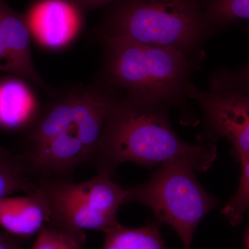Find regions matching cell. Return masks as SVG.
Here are the masks:
<instances>
[{
    "label": "cell",
    "mask_w": 249,
    "mask_h": 249,
    "mask_svg": "<svg viewBox=\"0 0 249 249\" xmlns=\"http://www.w3.org/2000/svg\"><path fill=\"white\" fill-rule=\"evenodd\" d=\"M26 131L19 152L37 178L70 181L91 161L112 101L91 85L59 91Z\"/></svg>",
    "instance_id": "cell-1"
},
{
    "label": "cell",
    "mask_w": 249,
    "mask_h": 249,
    "mask_svg": "<svg viewBox=\"0 0 249 249\" xmlns=\"http://www.w3.org/2000/svg\"><path fill=\"white\" fill-rule=\"evenodd\" d=\"M166 105L112 101L91 161L98 173L111 174L125 162L152 168L184 162L199 172L209 170L217 157L212 143L192 145L174 130Z\"/></svg>",
    "instance_id": "cell-2"
},
{
    "label": "cell",
    "mask_w": 249,
    "mask_h": 249,
    "mask_svg": "<svg viewBox=\"0 0 249 249\" xmlns=\"http://www.w3.org/2000/svg\"><path fill=\"white\" fill-rule=\"evenodd\" d=\"M103 47L99 70L92 83L112 101L151 102L175 107L186 114L188 124L196 118L187 89L202 62L175 49L142 45L124 39H107ZM195 116V115H194Z\"/></svg>",
    "instance_id": "cell-3"
},
{
    "label": "cell",
    "mask_w": 249,
    "mask_h": 249,
    "mask_svg": "<svg viewBox=\"0 0 249 249\" xmlns=\"http://www.w3.org/2000/svg\"><path fill=\"white\" fill-rule=\"evenodd\" d=\"M214 34L205 16L204 0H116L93 38L175 49L203 62L204 45Z\"/></svg>",
    "instance_id": "cell-4"
},
{
    "label": "cell",
    "mask_w": 249,
    "mask_h": 249,
    "mask_svg": "<svg viewBox=\"0 0 249 249\" xmlns=\"http://www.w3.org/2000/svg\"><path fill=\"white\" fill-rule=\"evenodd\" d=\"M37 185V195L48 213L47 224L71 236L82 246L86 240L85 231L106 233L119 223L116 214L126 204L128 194V189L104 173L79 183L39 178Z\"/></svg>",
    "instance_id": "cell-5"
},
{
    "label": "cell",
    "mask_w": 249,
    "mask_h": 249,
    "mask_svg": "<svg viewBox=\"0 0 249 249\" xmlns=\"http://www.w3.org/2000/svg\"><path fill=\"white\" fill-rule=\"evenodd\" d=\"M196 169L184 162L163 163L146 182L128 189L126 204L138 203L150 208L160 224H168L191 249L196 227L217 201L204 189Z\"/></svg>",
    "instance_id": "cell-6"
},
{
    "label": "cell",
    "mask_w": 249,
    "mask_h": 249,
    "mask_svg": "<svg viewBox=\"0 0 249 249\" xmlns=\"http://www.w3.org/2000/svg\"><path fill=\"white\" fill-rule=\"evenodd\" d=\"M209 91L192 83L187 89L204 118V140L228 139L239 160L249 157V96L240 90L209 82Z\"/></svg>",
    "instance_id": "cell-7"
},
{
    "label": "cell",
    "mask_w": 249,
    "mask_h": 249,
    "mask_svg": "<svg viewBox=\"0 0 249 249\" xmlns=\"http://www.w3.org/2000/svg\"><path fill=\"white\" fill-rule=\"evenodd\" d=\"M24 16L31 37L52 50L70 45L80 31V20L76 9L63 0H45Z\"/></svg>",
    "instance_id": "cell-8"
},
{
    "label": "cell",
    "mask_w": 249,
    "mask_h": 249,
    "mask_svg": "<svg viewBox=\"0 0 249 249\" xmlns=\"http://www.w3.org/2000/svg\"><path fill=\"white\" fill-rule=\"evenodd\" d=\"M0 27L14 61L16 76L34 83L49 97H55L58 90L42 79L33 61L31 34L25 16L13 9L6 0H0Z\"/></svg>",
    "instance_id": "cell-9"
},
{
    "label": "cell",
    "mask_w": 249,
    "mask_h": 249,
    "mask_svg": "<svg viewBox=\"0 0 249 249\" xmlns=\"http://www.w3.org/2000/svg\"><path fill=\"white\" fill-rule=\"evenodd\" d=\"M41 110L38 100L24 78L14 76L0 80V129L27 131Z\"/></svg>",
    "instance_id": "cell-10"
},
{
    "label": "cell",
    "mask_w": 249,
    "mask_h": 249,
    "mask_svg": "<svg viewBox=\"0 0 249 249\" xmlns=\"http://www.w3.org/2000/svg\"><path fill=\"white\" fill-rule=\"evenodd\" d=\"M47 222V208L38 195L0 199V227L12 235L26 240L38 234Z\"/></svg>",
    "instance_id": "cell-11"
},
{
    "label": "cell",
    "mask_w": 249,
    "mask_h": 249,
    "mask_svg": "<svg viewBox=\"0 0 249 249\" xmlns=\"http://www.w3.org/2000/svg\"><path fill=\"white\" fill-rule=\"evenodd\" d=\"M18 193L37 196V178L22 155L0 147V199Z\"/></svg>",
    "instance_id": "cell-12"
},
{
    "label": "cell",
    "mask_w": 249,
    "mask_h": 249,
    "mask_svg": "<svg viewBox=\"0 0 249 249\" xmlns=\"http://www.w3.org/2000/svg\"><path fill=\"white\" fill-rule=\"evenodd\" d=\"M105 234L102 249H165L159 224L134 229L118 223Z\"/></svg>",
    "instance_id": "cell-13"
},
{
    "label": "cell",
    "mask_w": 249,
    "mask_h": 249,
    "mask_svg": "<svg viewBox=\"0 0 249 249\" xmlns=\"http://www.w3.org/2000/svg\"><path fill=\"white\" fill-rule=\"evenodd\" d=\"M206 20L215 34L241 19L249 20V0H204Z\"/></svg>",
    "instance_id": "cell-14"
},
{
    "label": "cell",
    "mask_w": 249,
    "mask_h": 249,
    "mask_svg": "<svg viewBox=\"0 0 249 249\" xmlns=\"http://www.w3.org/2000/svg\"><path fill=\"white\" fill-rule=\"evenodd\" d=\"M242 176L235 195L223 208L222 213L232 225H238L249 208V157L240 160Z\"/></svg>",
    "instance_id": "cell-15"
},
{
    "label": "cell",
    "mask_w": 249,
    "mask_h": 249,
    "mask_svg": "<svg viewBox=\"0 0 249 249\" xmlns=\"http://www.w3.org/2000/svg\"><path fill=\"white\" fill-rule=\"evenodd\" d=\"M82 247L71 236L46 224L37 234L32 249H82Z\"/></svg>",
    "instance_id": "cell-16"
},
{
    "label": "cell",
    "mask_w": 249,
    "mask_h": 249,
    "mask_svg": "<svg viewBox=\"0 0 249 249\" xmlns=\"http://www.w3.org/2000/svg\"><path fill=\"white\" fill-rule=\"evenodd\" d=\"M245 31L249 40V27L245 28ZM209 82L232 87L249 96V60L237 71L221 70L214 72L210 77Z\"/></svg>",
    "instance_id": "cell-17"
},
{
    "label": "cell",
    "mask_w": 249,
    "mask_h": 249,
    "mask_svg": "<svg viewBox=\"0 0 249 249\" xmlns=\"http://www.w3.org/2000/svg\"><path fill=\"white\" fill-rule=\"evenodd\" d=\"M0 71L7 72L16 76L14 61L6 47L1 27H0Z\"/></svg>",
    "instance_id": "cell-18"
},
{
    "label": "cell",
    "mask_w": 249,
    "mask_h": 249,
    "mask_svg": "<svg viewBox=\"0 0 249 249\" xmlns=\"http://www.w3.org/2000/svg\"><path fill=\"white\" fill-rule=\"evenodd\" d=\"M24 240L0 229V249H23Z\"/></svg>",
    "instance_id": "cell-19"
},
{
    "label": "cell",
    "mask_w": 249,
    "mask_h": 249,
    "mask_svg": "<svg viewBox=\"0 0 249 249\" xmlns=\"http://www.w3.org/2000/svg\"><path fill=\"white\" fill-rule=\"evenodd\" d=\"M73 1L85 9H93L112 4L116 0H73Z\"/></svg>",
    "instance_id": "cell-20"
}]
</instances>
